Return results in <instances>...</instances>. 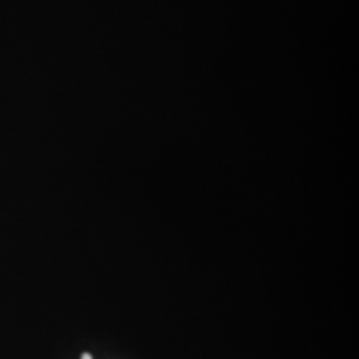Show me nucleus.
<instances>
[{
	"label": "nucleus",
	"instance_id": "1",
	"mask_svg": "<svg viewBox=\"0 0 359 359\" xmlns=\"http://www.w3.org/2000/svg\"><path fill=\"white\" fill-rule=\"evenodd\" d=\"M81 359H92V357H90V354H83V357H81Z\"/></svg>",
	"mask_w": 359,
	"mask_h": 359
}]
</instances>
